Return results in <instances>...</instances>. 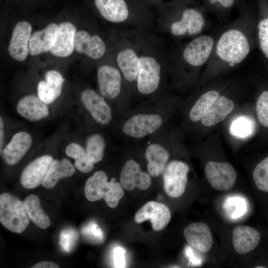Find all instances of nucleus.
I'll return each instance as SVG.
<instances>
[{"label":"nucleus","instance_id":"f257e3e1","mask_svg":"<svg viewBox=\"0 0 268 268\" xmlns=\"http://www.w3.org/2000/svg\"><path fill=\"white\" fill-rule=\"evenodd\" d=\"M166 118L162 101L140 105L121 118V136L135 142L147 139L163 128Z\"/></svg>","mask_w":268,"mask_h":268},{"label":"nucleus","instance_id":"f03ea898","mask_svg":"<svg viewBox=\"0 0 268 268\" xmlns=\"http://www.w3.org/2000/svg\"><path fill=\"white\" fill-rule=\"evenodd\" d=\"M238 24L231 26L220 35L208 63L233 66L243 62L249 54L250 44L246 30Z\"/></svg>","mask_w":268,"mask_h":268},{"label":"nucleus","instance_id":"7ed1b4c3","mask_svg":"<svg viewBox=\"0 0 268 268\" xmlns=\"http://www.w3.org/2000/svg\"><path fill=\"white\" fill-rule=\"evenodd\" d=\"M88 200L95 201L103 198L108 206L114 208L119 203L124 192L120 183L112 178L108 181L106 173L100 170L96 172L88 180L86 185Z\"/></svg>","mask_w":268,"mask_h":268},{"label":"nucleus","instance_id":"20e7f679","mask_svg":"<svg viewBox=\"0 0 268 268\" xmlns=\"http://www.w3.org/2000/svg\"><path fill=\"white\" fill-rule=\"evenodd\" d=\"M29 217L23 202L10 194L0 196V221L8 230L21 233L29 223Z\"/></svg>","mask_w":268,"mask_h":268},{"label":"nucleus","instance_id":"39448f33","mask_svg":"<svg viewBox=\"0 0 268 268\" xmlns=\"http://www.w3.org/2000/svg\"><path fill=\"white\" fill-rule=\"evenodd\" d=\"M162 129L149 136L143 146L147 171L153 177L162 175L170 157V151L162 138Z\"/></svg>","mask_w":268,"mask_h":268},{"label":"nucleus","instance_id":"423d86ee","mask_svg":"<svg viewBox=\"0 0 268 268\" xmlns=\"http://www.w3.org/2000/svg\"><path fill=\"white\" fill-rule=\"evenodd\" d=\"M161 80V67L153 57H140V67L136 81L139 93L143 95L153 94L158 89Z\"/></svg>","mask_w":268,"mask_h":268},{"label":"nucleus","instance_id":"0eeeda50","mask_svg":"<svg viewBox=\"0 0 268 268\" xmlns=\"http://www.w3.org/2000/svg\"><path fill=\"white\" fill-rule=\"evenodd\" d=\"M189 170V166L183 161L173 160L168 163L162 176L164 189L168 196L178 198L184 193Z\"/></svg>","mask_w":268,"mask_h":268},{"label":"nucleus","instance_id":"6e6552de","mask_svg":"<svg viewBox=\"0 0 268 268\" xmlns=\"http://www.w3.org/2000/svg\"><path fill=\"white\" fill-rule=\"evenodd\" d=\"M214 39L209 35H201L190 41L182 52L185 62L189 66L199 67L207 63L212 52Z\"/></svg>","mask_w":268,"mask_h":268},{"label":"nucleus","instance_id":"1a4fd4ad","mask_svg":"<svg viewBox=\"0 0 268 268\" xmlns=\"http://www.w3.org/2000/svg\"><path fill=\"white\" fill-rule=\"evenodd\" d=\"M205 173L211 186L220 191H226L231 189L237 177L235 169L231 164L213 161L206 164Z\"/></svg>","mask_w":268,"mask_h":268},{"label":"nucleus","instance_id":"9d476101","mask_svg":"<svg viewBox=\"0 0 268 268\" xmlns=\"http://www.w3.org/2000/svg\"><path fill=\"white\" fill-rule=\"evenodd\" d=\"M81 100L84 107L97 123L105 126L112 121V109L101 95L92 89H86L82 92Z\"/></svg>","mask_w":268,"mask_h":268},{"label":"nucleus","instance_id":"9b49d317","mask_svg":"<svg viewBox=\"0 0 268 268\" xmlns=\"http://www.w3.org/2000/svg\"><path fill=\"white\" fill-rule=\"evenodd\" d=\"M151 176L141 170L139 164L130 159L123 165L120 175V183L125 189L131 191L137 187L141 190L147 189L151 184Z\"/></svg>","mask_w":268,"mask_h":268},{"label":"nucleus","instance_id":"f8f14e48","mask_svg":"<svg viewBox=\"0 0 268 268\" xmlns=\"http://www.w3.org/2000/svg\"><path fill=\"white\" fill-rule=\"evenodd\" d=\"M97 82L101 95L108 99H117L122 92V76L116 68L102 65L97 71Z\"/></svg>","mask_w":268,"mask_h":268},{"label":"nucleus","instance_id":"ddd939ff","mask_svg":"<svg viewBox=\"0 0 268 268\" xmlns=\"http://www.w3.org/2000/svg\"><path fill=\"white\" fill-rule=\"evenodd\" d=\"M206 25L203 14L194 8L186 9L180 18L170 26L172 34L176 36L195 35L201 33Z\"/></svg>","mask_w":268,"mask_h":268},{"label":"nucleus","instance_id":"4468645a","mask_svg":"<svg viewBox=\"0 0 268 268\" xmlns=\"http://www.w3.org/2000/svg\"><path fill=\"white\" fill-rule=\"evenodd\" d=\"M171 213L164 204L151 201L145 203L136 213L134 220L137 223L150 220L152 228L155 231L163 229L169 223Z\"/></svg>","mask_w":268,"mask_h":268},{"label":"nucleus","instance_id":"2eb2a0df","mask_svg":"<svg viewBox=\"0 0 268 268\" xmlns=\"http://www.w3.org/2000/svg\"><path fill=\"white\" fill-rule=\"evenodd\" d=\"M50 155L37 158L28 164L23 170L20 177L21 185L26 189H34L41 184L53 161Z\"/></svg>","mask_w":268,"mask_h":268},{"label":"nucleus","instance_id":"dca6fc26","mask_svg":"<svg viewBox=\"0 0 268 268\" xmlns=\"http://www.w3.org/2000/svg\"><path fill=\"white\" fill-rule=\"evenodd\" d=\"M32 27L27 21H20L15 25L8 46L10 55L18 61L24 60L29 54V42Z\"/></svg>","mask_w":268,"mask_h":268},{"label":"nucleus","instance_id":"f3484780","mask_svg":"<svg viewBox=\"0 0 268 268\" xmlns=\"http://www.w3.org/2000/svg\"><path fill=\"white\" fill-rule=\"evenodd\" d=\"M184 236L190 246L201 253L208 252L213 244V237L207 225L196 222L188 225Z\"/></svg>","mask_w":268,"mask_h":268},{"label":"nucleus","instance_id":"a211bd4d","mask_svg":"<svg viewBox=\"0 0 268 268\" xmlns=\"http://www.w3.org/2000/svg\"><path fill=\"white\" fill-rule=\"evenodd\" d=\"M32 138L29 134L20 131L15 134L2 151V157L9 165L18 163L31 146Z\"/></svg>","mask_w":268,"mask_h":268},{"label":"nucleus","instance_id":"6ab92c4d","mask_svg":"<svg viewBox=\"0 0 268 268\" xmlns=\"http://www.w3.org/2000/svg\"><path fill=\"white\" fill-rule=\"evenodd\" d=\"M74 49L77 52L84 54L92 59L101 58L106 50L105 44L101 37L97 35H91L84 30L76 33Z\"/></svg>","mask_w":268,"mask_h":268},{"label":"nucleus","instance_id":"aec40b11","mask_svg":"<svg viewBox=\"0 0 268 268\" xmlns=\"http://www.w3.org/2000/svg\"><path fill=\"white\" fill-rule=\"evenodd\" d=\"M58 30V26L51 23L44 29L33 33L29 39V54L36 56L51 51L56 42Z\"/></svg>","mask_w":268,"mask_h":268},{"label":"nucleus","instance_id":"412c9836","mask_svg":"<svg viewBox=\"0 0 268 268\" xmlns=\"http://www.w3.org/2000/svg\"><path fill=\"white\" fill-rule=\"evenodd\" d=\"M76 33V28L71 23L64 22L60 23L51 53L59 57H66L71 55L74 49Z\"/></svg>","mask_w":268,"mask_h":268},{"label":"nucleus","instance_id":"4be33fe9","mask_svg":"<svg viewBox=\"0 0 268 268\" xmlns=\"http://www.w3.org/2000/svg\"><path fill=\"white\" fill-rule=\"evenodd\" d=\"M261 234L256 229L248 226H238L232 232V242L236 252L244 254L254 250L258 245Z\"/></svg>","mask_w":268,"mask_h":268},{"label":"nucleus","instance_id":"5701e85b","mask_svg":"<svg viewBox=\"0 0 268 268\" xmlns=\"http://www.w3.org/2000/svg\"><path fill=\"white\" fill-rule=\"evenodd\" d=\"M17 112L25 119L31 121L43 119L49 115V109L46 104L38 96L28 95L21 98L18 101Z\"/></svg>","mask_w":268,"mask_h":268},{"label":"nucleus","instance_id":"b1692460","mask_svg":"<svg viewBox=\"0 0 268 268\" xmlns=\"http://www.w3.org/2000/svg\"><path fill=\"white\" fill-rule=\"evenodd\" d=\"M95 5L102 16L111 22H122L129 15L124 0H95Z\"/></svg>","mask_w":268,"mask_h":268},{"label":"nucleus","instance_id":"393cba45","mask_svg":"<svg viewBox=\"0 0 268 268\" xmlns=\"http://www.w3.org/2000/svg\"><path fill=\"white\" fill-rule=\"evenodd\" d=\"M118 66L124 79L129 82L137 81L140 67V57L131 48L120 51L116 56Z\"/></svg>","mask_w":268,"mask_h":268},{"label":"nucleus","instance_id":"a878e982","mask_svg":"<svg viewBox=\"0 0 268 268\" xmlns=\"http://www.w3.org/2000/svg\"><path fill=\"white\" fill-rule=\"evenodd\" d=\"M234 102L225 96H219L201 119L206 127L214 126L223 121L232 111Z\"/></svg>","mask_w":268,"mask_h":268},{"label":"nucleus","instance_id":"bb28decb","mask_svg":"<svg viewBox=\"0 0 268 268\" xmlns=\"http://www.w3.org/2000/svg\"><path fill=\"white\" fill-rule=\"evenodd\" d=\"M75 172L74 166L67 159L53 160L42 184L44 188L52 189L60 179L71 177Z\"/></svg>","mask_w":268,"mask_h":268},{"label":"nucleus","instance_id":"cd10ccee","mask_svg":"<svg viewBox=\"0 0 268 268\" xmlns=\"http://www.w3.org/2000/svg\"><path fill=\"white\" fill-rule=\"evenodd\" d=\"M23 203L30 219L37 227L46 229L50 226V218L42 209L37 196L34 194L28 195L24 199Z\"/></svg>","mask_w":268,"mask_h":268},{"label":"nucleus","instance_id":"c85d7f7f","mask_svg":"<svg viewBox=\"0 0 268 268\" xmlns=\"http://www.w3.org/2000/svg\"><path fill=\"white\" fill-rule=\"evenodd\" d=\"M216 90H209L202 94L195 102L189 112L190 120L193 122L201 120L214 102L219 97Z\"/></svg>","mask_w":268,"mask_h":268},{"label":"nucleus","instance_id":"c756f323","mask_svg":"<svg viewBox=\"0 0 268 268\" xmlns=\"http://www.w3.org/2000/svg\"><path fill=\"white\" fill-rule=\"evenodd\" d=\"M65 153L75 160L74 165L80 172L87 173L94 168V164L90 160L86 149L79 144L71 143L65 149Z\"/></svg>","mask_w":268,"mask_h":268},{"label":"nucleus","instance_id":"7c9ffc66","mask_svg":"<svg viewBox=\"0 0 268 268\" xmlns=\"http://www.w3.org/2000/svg\"><path fill=\"white\" fill-rule=\"evenodd\" d=\"M106 147L105 140L100 134H93L87 138L85 149L90 160L94 164L102 160Z\"/></svg>","mask_w":268,"mask_h":268},{"label":"nucleus","instance_id":"2f4dec72","mask_svg":"<svg viewBox=\"0 0 268 268\" xmlns=\"http://www.w3.org/2000/svg\"><path fill=\"white\" fill-rule=\"evenodd\" d=\"M253 177L256 186L259 190L268 192V156L255 167Z\"/></svg>","mask_w":268,"mask_h":268},{"label":"nucleus","instance_id":"473e14b6","mask_svg":"<svg viewBox=\"0 0 268 268\" xmlns=\"http://www.w3.org/2000/svg\"><path fill=\"white\" fill-rule=\"evenodd\" d=\"M62 88L45 81H40L37 86L39 98L46 104L53 102L61 93Z\"/></svg>","mask_w":268,"mask_h":268},{"label":"nucleus","instance_id":"72a5a7b5","mask_svg":"<svg viewBox=\"0 0 268 268\" xmlns=\"http://www.w3.org/2000/svg\"><path fill=\"white\" fill-rule=\"evenodd\" d=\"M254 123L250 118L241 117L234 120L231 124L230 131L232 134L245 137L249 136L254 130Z\"/></svg>","mask_w":268,"mask_h":268},{"label":"nucleus","instance_id":"f704fd0d","mask_svg":"<svg viewBox=\"0 0 268 268\" xmlns=\"http://www.w3.org/2000/svg\"><path fill=\"white\" fill-rule=\"evenodd\" d=\"M256 113L260 123L268 128V91H263L256 102Z\"/></svg>","mask_w":268,"mask_h":268},{"label":"nucleus","instance_id":"c9c22d12","mask_svg":"<svg viewBox=\"0 0 268 268\" xmlns=\"http://www.w3.org/2000/svg\"><path fill=\"white\" fill-rule=\"evenodd\" d=\"M258 29L260 47L266 57L268 58V18L259 22Z\"/></svg>","mask_w":268,"mask_h":268},{"label":"nucleus","instance_id":"e433bc0d","mask_svg":"<svg viewBox=\"0 0 268 268\" xmlns=\"http://www.w3.org/2000/svg\"><path fill=\"white\" fill-rule=\"evenodd\" d=\"M77 238V233L72 229L63 231L60 235V245L66 252H69L72 248Z\"/></svg>","mask_w":268,"mask_h":268},{"label":"nucleus","instance_id":"4c0bfd02","mask_svg":"<svg viewBox=\"0 0 268 268\" xmlns=\"http://www.w3.org/2000/svg\"><path fill=\"white\" fill-rule=\"evenodd\" d=\"M82 234L96 242H101L103 234L98 225L94 222H90L82 229Z\"/></svg>","mask_w":268,"mask_h":268},{"label":"nucleus","instance_id":"58836bf2","mask_svg":"<svg viewBox=\"0 0 268 268\" xmlns=\"http://www.w3.org/2000/svg\"><path fill=\"white\" fill-rule=\"evenodd\" d=\"M125 250L120 247H115L113 252V259L114 267L125 268L126 266Z\"/></svg>","mask_w":268,"mask_h":268},{"label":"nucleus","instance_id":"ea45409f","mask_svg":"<svg viewBox=\"0 0 268 268\" xmlns=\"http://www.w3.org/2000/svg\"><path fill=\"white\" fill-rule=\"evenodd\" d=\"M45 80L47 82L59 88H62L65 81L61 74L55 70H49L46 72Z\"/></svg>","mask_w":268,"mask_h":268},{"label":"nucleus","instance_id":"a19ab883","mask_svg":"<svg viewBox=\"0 0 268 268\" xmlns=\"http://www.w3.org/2000/svg\"><path fill=\"white\" fill-rule=\"evenodd\" d=\"M209 3L214 5L218 3L222 7L229 8L231 7L234 3L235 0H208Z\"/></svg>","mask_w":268,"mask_h":268},{"label":"nucleus","instance_id":"79ce46f5","mask_svg":"<svg viewBox=\"0 0 268 268\" xmlns=\"http://www.w3.org/2000/svg\"><path fill=\"white\" fill-rule=\"evenodd\" d=\"M32 268H57L58 265L51 261H43L36 263L31 267Z\"/></svg>","mask_w":268,"mask_h":268},{"label":"nucleus","instance_id":"37998d69","mask_svg":"<svg viewBox=\"0 0 268 268\" xmlns=\"http://www.w3.org/2000/svg\"><path fill=\"white\" fill-rule=\"evenodd\" d=\"M4 139V124L2 118L0 116V153L2 152V148L3 145Z\"/></svg>","mask_w":268,"mask_h":268},{"label":"nucleus","instance_id":"c03bdc74","mask_svg":"<svg viewBox=\"0 0 268 268\" xmlns=\"http://www.w3.org/2000/svg\"><path fill=\"white\" fill-rule=\"evenodd\" d=\"M255 268H265L266 267H263V266H257V267H255Z\"/></svg>","mask_w":268,"mask_h":268},{"label":"nucleus","instance_id":"a18cd8bd","mask_svg":"<svg viewBox=\"0 0 268 268\" xmlns=\"http://www.w3.org/2000/svg\"><path fill=\"white\" fill-rule=\"evenodd\" d=\"M150 0V1H156V0Z\"/></svg>","mask_w":268,"mask_h":268}]
</instances>
